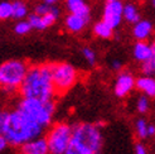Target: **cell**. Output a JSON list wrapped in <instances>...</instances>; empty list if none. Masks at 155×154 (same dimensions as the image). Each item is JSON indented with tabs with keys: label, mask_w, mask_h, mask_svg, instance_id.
Segmentation results:
<instances>
[{
	"label": "cell",
	"mask_w": 155,
	"mask_h": 154,
	"mask_svg": "<svg viewBox=\"0 0 155 154\" xmlns=\"http://www.w3.org/2000/svg\"><path fill=\"white\" fill-rule=\"evenodd\" d=\"M44 128L18 107L0 112V133L13 147H21L29 140L39 138Z\"/></svg>",
	"instance_id": "1"
},
{
	"label": "cell",
	"mask_w": 155,
	"mask_h": 154,
	"mask_svg": "<svg viewBox=\"0 0 155 154\" xmlns=\"http://www.w3.org/2000/svg\"><path fill=\"white\" fill-rule=\"evenodd\" d=\"M18 90L20 96L25 99H37L42 101L53 100L57 94L53 83L52 63L30 66L24 81Z\"/></svg>",
	"instance_id": "2"
},
{
	"label": "cell",
	"mask_w": 155,
	"mask_h": 154,
	"mask_svg": "<svg viewBox=\"0 0 155 154\" xmlns=\"http://www.w3.org/2000/svg\"><path fill=\"white\" fill-rule=\"evenodd\" d=\"M29 66L25 61L9 59L0 65V83L6 94L13 92L20 87L28 73Z\"/></svg>",
	"instance_id": "3"
},
{
	"label": "cell",
	"mask_w": 155,
	"mask_h": 154,
	"mask_svg": "<svg viewBox=\"0 0 155 154\" xmlns=\"http://www.w3.org/2000/svg\"><path fill=\"white\" fill-rule=\"evenodd\" d=\"M17 107L24 114H27L29 118L35 120L38 124H41L44 129L51 125L54 110H56V105H54L53 100H51V101H42V100L25 99V97H21Z\"/></svg>",
	"instance_id": "4"
},
{
	"label": "cell",
	"mask_w": 155,
	"mask_h": 154,
	"mask_svg": "<svg viewBox=\"0 0 155 154\" xmlns=\"http://www.w3.org/2000/svg\"><path fill=\"white\" fill-rule=\"evenodd\" d=\"M52 75L56 94L58 96L66 94L69 89L74 86L78 80V71L67 62L52 63Z\"/></svg>",
	"instance_id": "5"
},
{
	"label": "cell",
	"mask_w": 155,
	"mask_h": 154,
	"mask_svg": "<svg viewBox=\"0 0 155 154\" xmlns=\"http://www.w3.org/2000/svg\"><path fill=\"white\" fill-rule=\"evenodd\" d=\"M72 126L66 122H57L52 125L47 133L49 154H66V150L72 139Z\"/></svg>",
	"instance_id": "6"
},
{
	"label": "cell",
	"mask_w": 155,
	"mask_h": 154,
	"mask_svg": "<svg viewBox=\"0 0 155 154\" xmlns=\"http://www.w3.org/2000/svg\"><path fill=\"white\" fill-rule=\"evenodd\" d=\"M72 136L86 144L94 152L97 154L101 150L102 147V134L100 126L91 122H80L73 126L72 129Z\"/></svg>",
	"instance_id": "7"
},
{
	"label": "cell",
	"mask_w": 155,
	"mask_h": 154,
	"mask_svg": "<svg viewBox=\"0 0 155 154\" xmlns=\"http://www.w3.org/2000/svg\"><path fill=\"white\" fill-rule=\"evenodd\" d=\"M122 19H124V4L120 0L107 2L104 6L102 20H105L107 24H110L115 29L120 25Z\"/></svg>",
	"instance_id": "8"
},
{
	"label": "cell",
	"mask_w": 155,
	"mask_h": 154,
	"mask_svg": "<svg viewBox=\"0 0 155 154\" xmlns=\"http://www.w3.org/2000/svg\"><path fill=\"white\" fill-rule=\"evenodd\" d=\"M136 86V81L134 76L130 72H121L117 79H116V83L114 87V92L117 97H125L126 95L130 94V91Z\"/></svg>",
	"instance_id": "9"
},
{
	"label": "cell",
	"mask_w": 155,
	"mask_h": 154,
	"mask_svg": "<svg viewBox=\"0 0 155 154\" xmlns=\"http://www.w3.org/2000/svg\"><path fill=\"white\" fill-rule=\"evenodd\" d=\"M20 148V154H49V147L47 138H37L23 144Z\"/></svg>",
	"instance_id": "10"
},
{
	"label": "cell",
	"mask_w": 155,
	"mask_h": 154,
	"mask_svg": "<svg viewBox=\"0 0 155 154\" xmlns=\"http://www.w3.org/2000/svg\"><path fill=\"white\" fill-rule=\"evenodd\" d=\"M88 20H90V18L82 17V15H78V14L69 13L66 17L64 25H66L68 32H71V33H80V32H82V30L84 29V27L87 25Z\"/></svg>",
	"instance_id": "11"
},
{
	"label": "cell",
	"mask_w": 155,
	"mask_h": 154,
	"mask_svg": "<svg viewBox=\"0 0 155 154\" xmlns=\"http://www.w3.org/2000/svg\"><path fill=\"white\" fill-rule=\"evenodd\" d=\"M153 33V24L150 20L140 19L134 24L133 28V35L137 41H146Z\"/></svg>",
	"instance_id": "12"
},
{
	"label": "cell",
	"mask_w": 155,
	"mask_h": 154,
	"mask_svg": "<svg viewBox=\"0 0 155 154\" xmlns=\"http://www.w3.org/2000/svg\"><path fill=\"white\" fill-rule=\"evenodd\" d=\"M134 58L139 62H145L153 57V47L146 41H137L133 49Z\"/></svg>",
	"instance_id": "13"
},
{
	"label": "cell",
	"mask_w": 155,
	"mask_h": 154,
	"mask_svg": "<svg viewBox=\"0 0 155 154\" xmlns=\"http://www.w3.org/2000/svg\"><path fill=\"white\" fill-rule=\"evenodd\" d=\"M66 6L69 13L90 18V6L84 0H66Z\"/></svg>",
	"instance_id": "14"
},
{
	"label": "cell",
	"mask_w": 155,
	"mask_h": 154,
	"mask_svg": "<svg viewBox=\"0 0 155 154\" xmlns=\"http://www.w3.org/2000/svg\"><path fill=\"white\" fill-rule=\"evenodd\" d=\"M136 87L149 97H155V80L150 76H143L136 80Z\"/></svg>",
	"instance_id": "15"
},
{
	"label": "cell",
	"mask_w": 155,
	"mask_h": 154,
	"mask_svg": "<svg viewBox=\"0 0 155 154\" xmlns=\"http://www.w3.org/2000/svg\"><path fill=\"white\" fill-rule=\"evenodd\" d=\"M66 154H97V153L94 152L90 147H87L86 144H83L82 142L72 136L68 148L66 150Z\"/></svg>",
	"instance_id": "16"
},
{
	"label": "cell",
	"mask_w": 155,
	"mask_h": 154,
	"mask_svg": "<svg viewBox=\"0 0 155 154\" xmlns=\"http://www.w3.org/2000/svg\"><path fill=\"white\" fill-rule=\"evenodd\" d=\"M94 33L97 37L102 38V39H108L114 34V28L110 24H107L105 20H101V22H97L94 25Z\"/></svg>",
	"instance_id": "17"
},
{
	"label": "cell",
	"mask_w": 155,
	"mask_h": 154,
	"mask_svg": "<svg viewBox=\"0 0 155 154\" xmlns=\"http://www.w3.org/2000/svg\"><path fill=\"white\" fill-rule=\"evenodd\" d=\"M124 19L127 23H131V24H135L140 20V14H139V10L135 4L129 3L124 5Z\"/></svg>",
	"instance_id": "18"
},
{
	"label": "cell",
	"mask_w": 155,
	"mask_h": 154,
	"mask_svg": "<svg viewBox=\"0 0 155 154\" xmlns=\"http://www.w3.org/2000/svg\"><path fill=\"white\" fill-rule=\"evenodd\" d=\"M13 6H14V15L13 18L15 19H23L27 17L28 14V6L27 4L23 2V0H15L13 3Z\"/></svg>",
	"instance_id": "19"
},
{
	"label": "cell",
	"mask_w": 155,
	"mask_h": 154,
	"mask_svg": "<svg viewBox=\"0 0 155 154\" xmlns=\"http://www.w3.org/2000/svg\"><path fill=\"white\" fill-rule=\"evenodd\" d=\"M13 15H14L13 3H9V2H2L0 3V19L6 20L9 18H13Z\"/></svg>",
	"instance_id": "20"
},
{
	"label": "cell",
	"mask_w": 155,
	"mask_h": 154,
	"mask_svg": "<svg viewBox=\"0 0 155 154\" xmlns=\"http://www.w3.org/2000/svg\"><path fill=\"white\" fill-rule=\"evenodd\" d=\"M32 29H33V27L29 23V20H20V22H18L17 24H15L14 32L17 33L18 35H24V34H28Z\"/></svg>",
	"instance_id": "21"
},
{
	"label": "cell",
	"mask_w": 155,
	"mask_h": 154,
	"mask_svg": "<svg viewBox=\"0 0 155 154\" xmlns=\"http://www.w3.org/2000/svg\"><path fill=\"white\" fill-rule=\"evenodd\" d=\"M148 124H146V121L144 119H139L136 122H135V129H136V134L139 138H141V139H145L146 136H149L148 134Z\"/></svg>",
	"instance_id": "22"
},
{
	"label": "cell",
	"mask_w": 155,
	"mask_h": 154,
	"mask_svg": "<svg viewBox=\"0 0 155 154\" xmlns=\"http://www.w3.org/2000/svg\"><path fill=\"white\" fill-rule=\"evenodd\" d=\"M136 109L139 112H141V114H145L146 111L149 110V99L148 96H140L137 100V104H136Z\"/></svg>",
	"instance_id": "23"
},
{
	"label": "cell",
	"mask_w": 155,
	"mask_h": 154,
	"mask_svg": "<svg viewBox=\"0 0 155 154\" xmlns=\"http://www.w3.org/2000/svg\"><path fill=\"white\" fill-rule=\"evenodd\" d=\"M82 55H83V57H84V59L88 62V65H91V66H94L95 63H96V53L92 51L91 48H88V47H84L83 49H82Z\"/></svg>",
	"instance_id": "24"
},
{
	"label": "cell",
	"mask_w": 155,
	"mask_h": 154,
	"mask_svg": "<svg viewBox=\"0 0 155 154\" xmlns=\"http://www.w3.org/2000/svg\"><path fill=\"white\" fill-rule=\"evenodd\" d=\"M51 9H52V5H49V4H47V3L43 2V3H41V4L35 5L34 13L38 14V15H45V14H48V13L51 12Z\"/></svg>",
	"instance_id": "25"
},
{
	"label": "cell",
	"mask_w": 155,
	"mask_h": 154,
	"mask_svg": "<svg viewBox=\"0 0 155 154\" xmlns=\"http://www.w3.org/2000/svg\"><path fill=\"white\" fill-rule=\"evenodd\" d=\"M135 154H148V150H146V148L143 144L137 143L135 144Z\"/></svg>",
	"instance_id": "26"
},
{
	"label": "cell",
	"mask_w": 155,
	"mask_h": 154,
	"mask_svg": "<svg viewBox=\"0 0 155 154\" xmlns=\"http://www.w3.org/2000/svg\"><path fill=\"white\" fill-rule=\"evenodd\" d=\"M8 145H10L9 142L6 140V138L4 135H2V136H0V150H4Z\"/></svg>",
	"instance_id": "27"
},
{
	"label": "cell",
	"mask_w": 155,
	"mask_h": 154,
	"mask_svg": "<svg viewBox=\"0 0 155 154\" xmlns=\"http://www.w3.org/2000/svg\"><path fill=\"white\" fill-rule=\"evenodd\" d=\"M112 68H114V70H116V71H119L121 68V62H120V61H117V59L114 61V62H112Z\"/></svg>",
	"instance_id": "28"
},
{
	"label": "cell",
	"mask_w": 155,
	"mask_h": 154,
	"mask_svg": "<svg viewBox=\"0 0 155 154\" xmlns=\"http://www.w3.org/2000/svg\"><path fill=\"white\" fill-rule=\"evenodd\" d=\"M148 134H149V136L155 135V126L154 125H149L148 126Z\"/></svg>",
	"instance_id": "29"
},
{
	"label": "cell",
	"mask_w": 155,
	"mask_h": 154,
	"mask_svg": "<svg viewBox=\"0 0 155 154\" xmlns=\"http://www.w3.org/2000/svg\"><path fill=\"white\" fill-rule=\"evenodd\" d=\"M43 2L47 3V4H49V5H54V4L58 2V0H43Z\"/></svg>",
	"instance_id": "30"
},
{
	"label": "cell",
	"mask_w": 155,
	"mask_h": 154,
	"mask_svg": "<svg viewBox=\"0 0 155 154\" xmlns=\"http://www.w3.org/2000/svg\"><path fill=\"white\" fill-rule=\"evenodd\" d=\"M151 5H153V8H155V0H151Z\"/></svg>",
	"instance_id": "31"
},
{
	"label": "cell",
	"mask_w": 155,
	"mask_h": 154,
	"mask_svg": "<svg viewBox=\"0 0 155 154\" xmlns=\"http://www.w3.org/2000/svg\"><path fill=\"white\" fill-rule=\"evenodd\" d=\"M151 59H153V61H154V62H155V56H153V57H151Z\"/></svg>",
	"instance_id": "32"
},
{
	"label": "cell",
	"mask_w": 155,
	"mask_h": 154,
	"mask_svg": "<svg viewBox=\"0 0 155 154\" xmlns=\"http://www.w3.org/2000/svg\"><path fill=\"white\" fill-rule=\"evenodd\" d=\"M106 2H116V0H106Z\"/></svg>",
	"instance_id": "33"
}]
</instances>
